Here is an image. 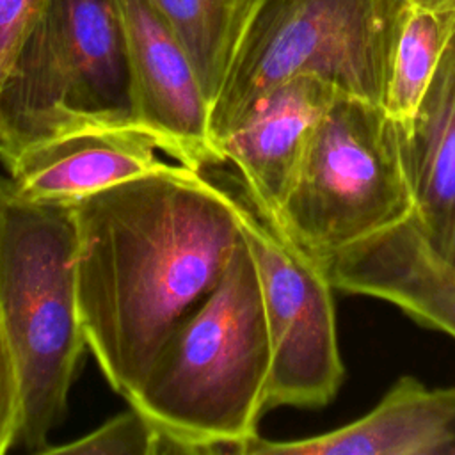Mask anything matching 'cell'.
<instances>
[{
  "instance_id": "cell-14",
  "label": "cell",
  "mask_w": 455,
  "mask_h": 455,
  "mask_svg": "<svg viewBox=\"0 0 455 455\" xmlns=\"http://www.w3.org/2000/svg\"><path fill=\"white\" fill-rule=\"evenodd\" d=\"M169 23L215 101L252 0H149ZM212 110V108H210Z\"/></svg>"
},
{
  "instance_id": "cell-1",
  "label": "cell",
  "mask_w": 455,
  "mask_h": 455,
  "mask_svg": "<svg viewBox=\"0 0 455 455\" xmlns=\"http://www.w3.org/2000/svg\"><path fill=\"white\" fill-rule=\"evenodd\" d=\"M73 208L84 338L128 400L172 325L226 270L242 240L238 199L167 164Z\"/></svg>"
},
{
  "instance_id": "cell-5",
  "label": "cell",
  "mask_w": 455,
  "mask_h": 455,
  "mask_svg": "<svg viewBox=\"0 0 455 455\" xmlns=\"http://www.w3.org/2000/svg\"><path fill=\"white\" fill-rule=\"evenodd\" d=\"M100 128L140 130L121 0H48L0 94V160Z\"/></svg>"
},
{
  "instance_id": "cell-15",
  "label": "cell",
  "mask_w": 455,
  "mask_h": 455,
  "mask_svg": "<svg viewBox=\"0 0 455 455\" xmlns=\"http://www.w3.org/2000/svg\"><path fill=\"white\" fill-rule=\"evenodd\" d=\"M455 12L411 5L398 32L380 107L405 133L444 50Z\"/></svg>"
},
{
  "instance_id": "cell-12",
  "label": "cell",
  "mask_w": 455,
  "mask_h": 455,
  "mask_svg": "<svg viewBox=\"0 0 455 455\" xmlns=\"http://www.w3.org/2000/svg\"><path fill=\"white\" fill-rule=\"evenodd\" d=\"M156 142L135 128L62 135L21 151L5 167L14 190L34 203L69 204L167 165Z\"/></svg>"
},
{
  "instance_id": "cell-17",
  "label": "cell",
  "mask_w": 455,
  "mask_h": 455,
  "mask_svg": "<svg viewBox=\"0 0 455 455\" xmlns=\"http://www.w3.org/2000/svg\"><path fill=\"white\" fill-rule=\"evenodd\" d=\"M48 0H0V94Z\"/></svg>"
},
{
  "instance_id": "cell-7",
  "label": "cell",
  "mask_w": 455,
  "mask_h": 455,
  "mask_svg": "<svg viewBox=\"0 0 455 455\" xmlns=\"http://www.w3.org/2000/svg\"><path fill=\"white\" fill-rule=\"evenodd\" d=\"M238 199L240 231L254 261L267 332L270 373L265 409L323 407L338 393L341 361L332 290L325 268L284 233Z\"/></svg>"
},
{
  "instance_id": "cell-16",
  "label": "cell",
  "mask_w": 455,
  "mask_h": 455,
  "mask_svg": "<svg viewBox=\"0 0 455 455\" xmlns=\"http://www.w3.org/2000/svg\"><path fill=\"white\" fill-rule=\"evenodd\" d=\"M44 455H162L164 435L140 411L130 405L89 434L59 446H46Z\"/></svg>"
},
{
  "instance_id": "cell-4",
  "label": "cell",
  "mask_w": 455,
  "mask_h": 455,
  "mask_svg": "<svg viewBox=\"0 0 455 455\" xmlns=\"http://www.w3.org/2000/svg\"><path fill=\"white\" fill-rule=\"evenodd\" d=\"M411 5V0H252L210 110L217 149L263 94L293 76H316L343 94L380 105Z\"/></svg>"
},
{
  "instance_id": "cell-18",
  "label": "cell",
  "mask_w": 455,
  "mask_h": 455,
  "mask_svg": "<svg viewBox=\"0 0 455 455\" xmlns=\"http://www.w3.org/2000/svg\"><path fill=\"white\" fill-rule=\"evenodd\" d=\"M23 428V389L18 363L0 322V455L20 443Z\"/></svg>"
},
{
  "instance_id": "cell-19",
  "label": "cell",
  "mask_w": 455,
  "mask_h": 455,
  "mask_svg": "<svg viewBox=\"0 0 455 455\" xmlns=\"http://www.w3.org/2000/svg\"><path fill=\"white\" fill-rule=\"evenodd\" d=\"M435 247L443 252V256H444L450 263L455 265V212H453V217H451V220H450V226H448V229H446V233H444L441 243L435 245Z\"/></svg>"
},
{
  "instance_id": "cell-10",
  "label": "cell",
  "mask_w": 455,
  "mask_h": 455,
  "mask_svg": "<svg viewBox=\"0 0 455 455\" xmlns=\"http://www.w3.org/2000/svg\"><path fill=\"white\" fill-rule=\"evenodd\" d=\"M339 94L316 76H293L263 94L222 140L220 153L236 167L243 197L270 226H279L316 121Z\"/></svg>"
},
{
  "instance_id": "cell-13",
  "label": "cell",
  "mask_w": 455,
  "mask_h": 455,
  "mask_svg": "<svg viewBox=\"0 0 455 455\" xmlns=\"http://www.w3.org/2000/svg\"><path fill=\"white\" fill-rule=\"evenodd\" d=\"M402 142L416 197L414 215L439 245L455 212V14L435 73Z\"/></svg>"
},
{
  "instance_id": "cell-2",
  "label": "cell",
  "mask_w": 455,
  "mask_h": 455,
  "mask_svg": "<svg viewBox=\"0 0 455 455\" xmlns=\"http://www.w3.org/2000/svg\"><path fill=\"white\" fill-rule=\"evenodd\" d=\"M270 341L242 236L215 286L172 325L126 400L164 435V453L245 455L267 412Z\"/></svg>"
},
{
  "instance_id": "cell-20",
  "label": "cell",
  "mask_w": 455,
  "mask_h": 455,
  "mask_svg": "<svg viewBox=\"0 0 455 455\" xmlns=\"http://www.w3.org/2000/svg\"><path fill=\"white\" fill-rule=\"evenodd\" d=\"M414 5L434 9L439 12H455V0H411Z\"/></svg>"
},
{
  "instance_id": "cell-9",
  "label": "cell",
  "mask_w": 455,
  "mask_h": 455,
  "mask_svg": "<svg viewBox=\"0 0 455 455\" xmlns=\"http://www.w3.org/2000/svg\"><path fill=\"white\" fill-rule=\"evenodd\" d=\"M323 268L334 290L389 302L455 338V265L414 213L341 249Z\"/></svg>"
},
{
  "instance_id": "cell-8",
  "label": "cell",
  "mask_w": 455,
  "mask_h": 455,
  "mask_svg": "<svg viewBox=\"0 0 455 455\" xmlns=\"http://www.w3.org/2000/svg\"><path fill=\"white\" fill-rule=\"evenodd\" d=\"M135 121L160 151L197 172L224 164L210 100L183 44L149 0H121Z\"/></svg>"
},
{
  "instance_id": "cell-11",
  "label": "cell",
  "mask_w": 455,
  "mask_h": 455,
  "mask_svg": "<svg viewBox=\"0 0 455 455\" xmlns=\"http://www.w3.org/2000/svg\"><path fill=\"white\" fill-rule=\"evenodd\" d=\"M245 455H455V387L400 377L363 418L288 441H251Z\"/></svg>"
},
{
  "instance_id": "cell-6",
  "label": "cell",
  "mask_w": 455,
  "mask_h": 455,
  "mask_svg": "<svg viewBox=\"0 0 455 455\" xmlns=\"http://www.w3.org/2000/svg\"><path fill=\"white\" fill-rule=\"evenodd\" d=\"M412 213L398 124L379 103L339 94L309 135L275 229L323 267Z\"/></svg>"
},
{
  "instance_id": "cell-3",
  "label": "cell",
  "mask_w": 455,
  "mask_h": 455,
  "mask_svg": "<svg viewBox=\"0 0 455 455\" xmlns=\"http://www.w3.org/2000/svg\"><path fill=\"white\" fill-rule=\"evenodd\" d=\"M0 322L21 377L20 443L43 453L66 416L87 348L76 286L75 208L28 201L2 174Z\"/></svg>"
}]
</instances>
